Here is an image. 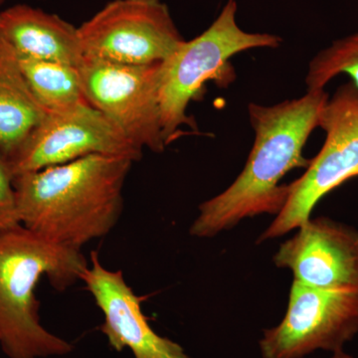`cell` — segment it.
I'll use <instances>...</instances> for the list:
<instances>
[{
  "label": "cell",
  "instance_id": "obj_10",
  "mask_svg": "<svg viewBox=\"0 0 358 358\" xmlns=\"http://www.w3.org/2000/svg\"><path fill=\"white\" fill-rule=\"evenodd\" d=\"M80 281L103 313L101 331L110 348L119 352L129 350L134 358H190L182 346L155 333L143 312L141 296L121 270H110L101 263L98 252H91Z\"/></svg>",
  "mask_w": 358,
  "mask_h": 358
},
{
  "label": "cell",
  "instance_id": "obj_13",
  "mask_svg": "<svg viewBox=\"0 0 358 358\" xmlns=\"http://www.w3.org/2000/svg\"><path fill=\"white\" fill-rule=\"evenodd\" d=\"M46 114L26 81L20 56L0 36V155L9 159Z\"/></svg>",
  "mask_w": 358,
  "mask_h": 358
},
{
  "label": "cell",
  "instance_id": "obj_5",
  "mask_svg": "<svg viewBox=\"0 0 358 358\" xmlns=\"http://www.w3.org/2000/svg\"><path fill=\"white\" fill-rule=\"evenodd\" d=\"M320 128L326 141L305 174L289 183V194L282 211L259 238L275 239L298 229L310 219L315 205L327 194L358 176V89L341 85L322 110Z\"/></svg>",
  "mask_w": 358,
  "mask_h": 358
},
{
  "label": "cell",
  "instance_id": "obj_9",
  "mask_svg": "<svg viewBox=\"0 0 358 358\" xmlns=\"http://www.w3.org/2000/svg\"><path fill=\"white\" fill-rule=\"evenodd\" d=\"M143 152L100 110L84 103L46 112L6 162L13 178L92 155L124 157L136 162L143 157Z\"/></svg>",
  "mask_w": 358,
  "mask_h": 358
},
{
  "label": "cell",
  "instance_id": "obj_6",
  "mask_svg": "<svg viewBox=\"0 0 358 358\" xmlns=\"http://www.w3.org/2000/svg\"><path fill=\"white\" fill-rule=\"evenodd\" d=\"M78 32L84 59L124 65L164 62L185 41L162 0H112Z\"/></svg>",
  "mask_w": 358,
  "mask_h": 358
},
{
  "label": "cell",
  "instance_id": "obj_4",
  "mask_svg": "<svg viewBox=\"0 0 358 358\" xmlns=\"http://www.w3.org/2000/svg\"><path fill=\"white\" fill-rule=\"evenodd\" d=\"M236 0H228L217 18L203 33L180 44L162 63L159 102L162 131L166 145L176 140L179 127L192 121L186 114L188 105L200 95L209 80L225 72L229 59L250 49L278 48L281 37L268 33L245 31L236 20Z\"/></svg>",
  "mask_w": 358,
  "mask_h": 358
},
{
  "label": "cell",
  "instance_id": "obj_16",
  "mask_svg": "<svg viewBox=\"0 0 358 358\" xmlns=\"http://www.w3.org/2000/svg\"><path fill=\"white\" fill-rule=\"evenodd\" d=\"M13 179L6 160L0 155V232L20 225Z\"/></svg>",
  "mask_w": 358,
  "mask_h": 358
},
{
  "label": "cell",
  "instance_id": "obj_11",
  "mask_svg": "<svg viewBox=\"0 0 358 358\" xmlns=\"http://www.w3.org/2000/svg\"><path fill=\"white\" fill-rule=\"evenodd\" d=\"M275 253L294 280L326 289H358V231L331 219H310Z\"/></svg>",
  "mask_w": 358,
  "mask_h": 358
},
{
  "label": "cell",
  "instance_id": "obj_3",
  "mask_svg": "<svg viewBox=\"0 0 358 358\" xmlns=\"http://www.w3.org/2000/svg\"><path fill=\"white\" fill-rule=\"evenodd\" d=\"M81 250L47 241L22 225L0 232V348L8 358L64 357L73 345L45 329L35 289L43 275L59 292L80 281Z\"/></svg>",
  "mask_w": 358,
  "mask_h": 358
},
{
  "label": "cell",
  "instance_id": "obj_8",
  "mask_svg": "<svg viewBox=\"0 0 358 358\" xmlns=\"http://www.w3.org/2000/svg\"><path fill=\"white\" fill-rule=\"evenodd\" d=\"M358 334V289H326L294 280L288 310L259 341L263 358L341 352Z\"/></svg>",
  "mask_w": 358,
  "mask_h": 358
},
{
  "label": "cell",
  "instance_id": "obj_1",
  "mask_svg": "<svg viewBox=\"0 0 358 358\" xmlns=\"http://www.w3.org/2000/svg\"><path fill=\"white\" fill-rule=\"evenodd\" d=\"M329 99L324 90H317L270 107L250 103L255 141L246 166L225 192L200 205L190 235L211 238L243 219L278 215L289 194V185L280 182L292 169L310 166L303 150Z\"/></svg>",
  "mask_w": 358,
  "mask_h": 358
},
{
  "label": "cell",
  "instance_id": "obj_18",
  "mask_svg": "<svg viewBox=\"0 0 358 358\" xmlns=\"http://www.w3.org/2000/svg\"><path fill=\"white\" fill-rule=\"evenodd\" d=\"M4 0H0V6H1L2 3H3Z\"/></svg>",
  "mask_w": 358,
  "mask_h": 358
},
{
  "label": "cell",
  "instance_id": "obj_17",
  "mask_svg": "<svg viewBox=\"0 0 358 358\" xmlns=\"http://www.w3.org/2000/svg\"><path fill=\"white\" fill-rule=\"evenodd\" d=\"M331 358H355L352 355H348L345 350H341V352H334L331 355Z\"/></svg>",
  "mask_w": 358,
  "mask_h": 358
},
{
  "label": "cell",
  "instance_id": "obj_2",
  "mask_svg": "<svg viewBox=\"0 0 358 358\" xmlns=\"http://www.w3.org/2000/svg\"><path fill=\"white\" fill-rule=\"evenodd\" d=\"M134 160L92 155L14 176L20 225L47 241L81 250L114 229Z\"/></svg>",
  "mask_w": 358,
  "mask_h": 358
},
{
  "label": "cell",
  "instance_id": "obj_12",
  "mask_svg": "<svg viewBox=\"0 0 358 358\" xmlns=\"http://www.w3.org/2000/svg\"><path fill=\"white\" fill-rule=\"evenodd\" d=\"M0 36L21 58L76 67L84 60L78 27L57 14L28 4H16L0 11Z\"/></svg>",
  "mask_w": 358,
  "mask_h": 358
},
{
  "label": "cell",
  "instance_id": "obj_15",
  "mask_svg": "<svg viewBox=\"0 0 358 358\" xmlns=\"http://www.w3.org/2000/svg\"><path fill=\"white\" fill-rule=\"evenodd\" d=\"M341 74L348 75L358 89V32L334 40L313 58L306 77L308 91L324 90Z\"/></svg>",
  "mask_w": 358,
  "mask_h": 358
},
{
  "label": "cell",
  "instance_id": "obj_7",
  "mask_svg": "<svg viewBox=\"0 0 358 358\" xmlns=\"http://www.w3.org/2000/svg\"><path fill=\"white\" fill-rule=\"evenodd\" d=\"M162 63L124 65L84 59L80 77L85 98L141 150L166 147L159 102Z\"/></svg>",
  "mask_w": 358,
  "mask_h": 358
},
{
  "label": "cell",
  "instance_id": "obj_14",
  "mask_svg": "<svg viewBox=\"0 0 358 358\" xmlns=\"http://www.w3.org/2000/svg\"><path fill=\"white\" fill-rule=\"evenodd\" d=\"M20 59L33 95L46 112H58L88 103L76 66L53 61Z\"/></svg>",
  "mask_w": 358,
  "mask_h": 358
}]
</instances>
